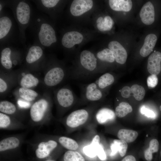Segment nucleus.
Returning a JSON list of instances; mask_svg holds the SVG:
<instances>
[{
  "instance_id": "ddd939ff",
  "label": "nucleus",
  "mask_w": 161,
  "mask_h": 161,
  "mask_svg": "<svg viewBox=\"0 0 161 161\" xmlns=\"http://www.w3.org/2000/svg\"><path fill=\"white\" fill-rule=\"evenodd\" d=\"M81 97L90 102L99 100L103 97L102 90L95 82L85 85L82 88Z\"/></svg>"
},
{
  "instance_id": "4be33fe9",
  "label": "nucleus",
  "mask_w": 161,
  "mask_h": 161,
  "mask_svg": "<svg viewBox=\"0 0 161 161\" xmlns=\"http://www.w3.org/2000/svg\"><path fill=\"white\" fill-rule=\"evenodd\" d=\"M115 115L112 110L107 108H103L97 112L95 117L98 123L103 124L114 120Z\"/></svg>"
},
{
  "instance_id": "20e7f679",
  "label": "nucleus",
  "mask_w": 161,
  "mask_h": 161,
  "mask_svg": "<svg viewBox=\"0 0 161 161\" xmlns=\"http://www.w3.org/2000/svg\"><path fill=\"white\" fill-rule=\"evenodd\" d=\"M97 60L94 54L88 50H84L80 55L81 68L72 73L73 78H88L97 73Z\"/></svg>"
},
{
  "instance_id": "8fccbe9b",
  "label": "nucleus",
  "mask_w": 161,
  "mask_h": 161,
  "mask_svg": "<svg viewBox=\"0 0 161 161\" xmlns=\"http://www.w3.org/2000/svg\"><path fill=\"white\" fill-rule=\"evenodd\" d=\"M160 155H161V152H160Z\"/></svg>"
},
{
  "instance_id": "f257e3e1",
  "label": "nucleus",
  "mask_w": 161,
  "mask_h": 161,
  "mask_svg": "<svg viewBox=\"0 0 161 161\" xmlns=\"http://www.w3.org/2000/svg\"><path fill=\"white\" fill-rule=\"evenodd\" d=\"M34 40V44L44 49L50 48L57 42L56 32L52 20L46 14L34 10L28 27Z\"/></svg>"
},
{
  "instance_id": "0eeeda50",
  "label": "nucleus",
  "mask_w": 161,
  "mask_h": 161,
  "mask_svg": "<svg viewBox=\"0 0 161 161\" xmlns=\"http://www.w3.org/2000/svg\"><path fill=\"white\" fill-rule=\"evenodd\" d=\"M33 2L40 11L48 15L52 19H55L61 10L62 1L59 0H35Z\"/></svg>"
},
{
  "instance_id": "b1692460",
  "label": "nucleus",
  "mask_w": 161,
  "mask_h": 161,
  "mask_svg": "<svg viewBox=\"0 0 161 161\" xmlns=\"http://www.w3.org/2000/svg\"><path fill=\"white\" fill-rule=\"evenodd\" d=\"M100 137L97 135L93 139L91 143L84 147L83 151L88 157L93 158L97 155L98 148L100 145Z\"/></svg>"
},
{
  "instance_id": "09e8293b",
  "label": "nucleus",
  "mask_w": 161,
  "mask_h": 161,
  "mask_svg": "<svg viewBox=\"0 0 161 161\" xmlns=\"http://www.w3.org/2000/svg\"><path fill=\"white\" fill-rule=\"evenodd\" d=\"M160 111H161V105L160 106Z\"/></svg>"
},
{
  "instance_id": "1a4fd4ad",
  "label": "nucleus",
  "mask_w": 161,
  "mask_h": 161,
  "mask_svg": "<svg viewBox=\"0 0 161 161\" xmlns=\"http://www.w3.org/2000/svg\"><path fill=\"white\" fill-rule=\"evenodd\" d=\"M65 72L61 67L56 65L51 68L44 76V81L47 86L52 87L60 83L64 79Z\"/></svg>"
},
{
  "instance_id": "c756f323",
  "label": "nucleus",
  "mask_w": 161,
  "mask_h": 161,
  "mask_svg": "<svg viewBox=\"0 0 161 161\" xmlns=\"http://www.w3.org/2000/svg\"><path fill=\"white\" fill-rule=\"evenodd\" d=\"M18 92L20 97L28 101L34 100L38 95L35 91L29 88L24 87L20 88Z\"/></svg>"
},
{
  "instance_id": "4c0bfd02",
  "label": "nucleus",
  "mask_w": 161,
  "mask_h": 161,
  "mask_svg": "<svg viewBox=\"0 0 161 161\" xmlns=\"http://www.w3.org/2000/svg\"><path fill=\"white\" fill-rule=\"evenodd\" d=\"M159 145L158 140L156 139H154L150 141L148 148L152 153L156 152L158 150Z\"/></svg>"
},
{
  "instance_id": "c9c22d12",
  "label": "nucleus",
  "mask_w": 161,
  "mask_h": 161,
  "mask_svg": "<svg viewBox=\"0 0 161 161\" xmlns=\"http://www.w3.org/2000/svg\"><path fill=\"white\" fill-rule=\"evenodd\" d=\"M117 144L118 151L120 156L123 157L125 154L128 148V144L125 141L121 140L115 139L113 141Z\"/></svg>"
},
{
  "instance_id": "2eb2a0df",
  "label": "nucleus",
  "mask_w": 161,
  "mask_h": 161,
  "mask_svg": "<svg viewBox=\"0 0 161 161\" xmlns=\"http://www.w3.org/2000/svg\"><path fill=\"white\" fill-rule=\"evenodd\" d=\"M82 34L76 31H70L64 33L61 39L63 47L67 49L73 47L75 45L81 43L83 40Z\"/></svg>"
},
{
  "instance_id": "58836bf2",
  "label": "nucleus",
  "mask_w": 161,
  "mask_h": 161,
  "mask_svg": "<svg viewBox=\"0 0 161 161\" xmlns=\"http://www.w3.org/2000/svg\"><path fill=\"white\" fill-rule=\"evenodd\" d=\"M140 111L142 114L148 117L153 118L155 117V114L153 111L146 108L144 106L141 107Z\"/></svg>"
},
{
  "instance_id": "6e6552de",
  "label": "nucleus",
  "mask_w": 161,
  "mask_h": 161,
  "mask_svg": "<svg viewBox=\"0 0 161 161\" xmlns=\"http://www.w3.org/2000/svg\"><path fill=\"white\" fill-rule=\"evenodd\" d=\"M57 142L53 140L44 139L37 143L35 148V154L38 159H42L48 157L57 147Z\"/></svg>"
},
{
  "instance_id": "72a5a7b5",
  "label": "nucleus",
  "mask_w": 161,
  "mask_h": 161,
  "mask_svg": "<svg viewBox=\"0 0 161 161\" xmlns=\"http://www.w3.org/2000/svg\"><path fill=\"white\" fill-rule=\"evenodd\" d=\"M64 161H85L83 157L78 152L69 150L64 155Z\"/></svg>"
},
{
  "instance_id": "7c9ffc66",
  "label": "nucleus",
  "mask_w": 161,
  "mask_h": 161,
  "mask_svg": "<svg viewBox=\"0 0 161 161\" xmlns=\"http://www.w3.org/2000/svg\"><path fill=\"white\" fill-rule=\"evenodd\" d=\"M58 141L62 146L69 150H75L78 148V145L75 140L67 137H61Z\"/></svg>"
},
{
  "instance_id": "a878e982",
  "label": "nucleus",
  "mask_w": 161,
  "mask_h": 161,
  "mask_svg": "<svg viewBox=\"0 0 161 161\" xmlns=\"http://www.w3.org/2000/svg\"><path fill=\"white\" fill-rule=\"evenodd\" d=\"M138 135V133L131 130L122 129L119 131L117 136L120 139L126 143H130L134 141Z\"/></svg>"
},
{
  "instance_id": "c85d7f7f",
  "label": "nucleus",
  "mask_w": 161,
  "mask_h": 161,
  "mask_svg": "<svg viewBox=\"0 0 161 161\" xmlns=\"http://www.w3.org/2000/svg\"><path fill=\"white\" fill-rule=\"evenodd\" d=\"M96 57L100 61L110 63L113 62L115 60L112 52L108 48L98 52L96 54Z\"/></svg>"
},
{
  "instance_id": "cd10ccee",
  "label": "nucleus",
  "mask_w": 161,
  "mask_h": 161,
  "mask_svg": "<svg viewBox=\"0 0 161 161\" xmlns=\"http://www.w3.org/2000/svg\"><path fill=\"white\" fill-rule=\"evenodd\" d=\"M39 83L38 79L31 73H27L21 78L20 85L21 87L27 88L35 87Z\"/></svg>"
},
{
  "instance_id": "6ab92c4d",
  "label": "nucleus",
  "mask_w": 161,
  "mask_h": 161,
  "mask_svg": "<svg viewBox=\"0 0 161 161\" xmlns=\"http://www.w3.org/2000/svg\"><path fill=\"white\" fill-rule=\"evenodd\" d=\"M142 22L146 25H150L154 22L155 12L153 5L150 1L146 3L143 6L140 13Z\"/></svg>"
},
{
  "instance_id": "e433bc0d",
  "label": "nucleus",
  "mask_w": 161,
  "mask_h": 161,
  "mask_svg": "<svg viewBox=\"0 0 161 161\" xmlns=\"http://www.w3.org/2000/svg\"><path fill=\"white\" fill-rule=\"evenodd\" d=\"M158 82V78L156 75H151L147 78V84L149 89L154 88L157 85Z\"/></svg>"
},
{
  "instance_id": "de8ad7c7",
  "label": "nucleus",
  "mask_w": 161,
  "mask_h": 161,
  "mask_svg": "<svg viewBox=\"0 0 161 161\" xmlns=\"http://www.w3.org/2000/svg\"><path fill=\"white\" fill-rule=\"evenodd\" d=\"M44 161H55L53 160H46Z\"/></svg>"
},
{
  "instance_id": "37998d69",
  "label": "nucleus",
  "mask_w": 161,
  "mask_h": 161,
  "mask_svg": "<svg viewBox=\"0 0 161 161\" xmlns=\"http://www.w3.org/2000/svg\"><path fill=\"white\" fill-rule=\"evenodd\" d=\"M7 88V85L5 81L2 78H0V92H5Z\"/></svg>"
},
{
  "instance_id": "79ce46f5",
  "label": "nucleus",
  "mask_w": 161,
  "mask_h": 161,
  "mask_svg": "<svg viewBox=\"0 0 161 161\" xmlns=\"http://www.w3.org/2000/svg\"><path fill=\"white\" fill-rule=\"evenodd\" d=\"M111 152L110 154V156H112L114 155L118 151V146L117 143L113 141V143L111 144Z\"/></svg>"
},
{
  "instance_id": "c03bdc74",
  "label": "nucleus",
  "mask_w": 161,
  "mask_h": 161,
  "mask_svg": "<svg viewBox=\"0 0 161 161\" xmlns=\"http://www.w3.org/2000/svg\"><path fill=\"white\" fill-rule=\"evenodd\" d=\"M152 153L150 151L148 148L145 151L144 157L145 159L148 161H151L152 159Z\"/></svg>"
},
{
  "instance_id": "f3484780",
  "label": "nucleus",
  "mask_w": 161,
  "mask_h": 161,
  "mask_svg": "<svg viewBox=\"0 0 161 161\" xmlns=\"http://www.w3.org/2000/svg\"><path fill=\"white\" fill-rule=\"evenodd\" d=\"M108 46L112 52L116 61L121 64H124L127 59V54L123 46L118 42L115 41L110 42Z\"/></svg>"
},
{
  "instance_id": "aec40b11",
  "label": "nucleus",
  "mask_w": 161,
  "mask_h": 161,
  "mask_svg": "<svg viewBox=\"0 0 161 161\" xmlns=\"http://www.w3.org/2000/svg\"><path fill=\"white\" fill-rule=\"evenodd\" d=\"M161 53L154 52L149 56L147 63V69L151 75H157L160 72L161 67Z\"/></svg>"
},
{
  "instance_id": "dca6fc26",
  "label": "nucleus",
  "mask_w": 161,
  "mask_h": 161,
  "mask_svg": "<svg viewBox=\"0 0 161 161\" xmlns=\"http://www.w3.org/2000/svg\"><path fill=\"white\" fill-rule=\"evenodd\" d=\"M25 127V126L20 121L13 119L9 115L0 112V129L14 130Z\"/></svg>"
},
{
  "instance_id": "f8f14e48",
  "label": "nucleus",
  "mask_w": 161,
  "mask_h": 161,
  "mask_svg": "<svg viewBox=\"0 0 161 161\" xmlns=\"http://www.w3.org/2000/svg\"><path fill=\"white\" fill-rule=\"evenodd\" d=\"M56 97L59 105L64 108L71 106L77 97L72 90L68 87H63L59 89Z\"/></svg>"
},
{
  "instance_id": "412c9836",
  "label": "nucleus",
  "mask_w": 161,
  "mask_h": 161,
  "mask_svg": "<svg viewBox=\"0 0 161 161\" xmlns=\"http://www.w3.org/2000/svg\"><path fill=\"white\" fill-rule=\"evenodd\" d=\"M157 41V37L154 34H150L145 37L143 44L141 48L140 53L143 57L148 56L152 51Z\"/></svg>"
},
{
  "instance_id": "bb28decb",
  "label": "nucleus",
  "mask_w": 161,
  "mask_h": 161,
  "mask_svg": "<svg viewBox=\"0 0 161 161\" xmlns=\"http://www.w3.org/2000/svg\"><path fill=\"white\" fill-rule=\"evenodd\" d=\"M114 81V76L109 73H106L100 76L95 82L99 88L102 90L112 84Z\"/></svg>"
},
{
  "instance_id": "ea45409f",
  "label": "nucleus",
  "mask_w": 161,
  "mask_h": 161,
  "mask_svg": "<svg viewBox=\"0 0 161 161\" xmlns=\"http://www.w3.org/2000/svg\"><path fill=\"white\" fill-rule=\"evenodd\" d=\"M131 93V88L128 86H125L121 89V95L122 97L124 98L129 97Z\"/></svg>"
},
{
  "instance_id": "39448f33",
  "label": "nucleus",
  "mask_w": 161,
  "mask_h": 161,
  "mask_svg": "<svg viewBox=\"0 0 161 161\" xmlns=\"http://www.w3.org/2000/svg\"><path fill=\"white\" fill-rule=\"evenodd\" d=\"M49 105L47 100L44 98L38 100L32 104L30 111L32 124L35 125H42L46 123Z\"/></svg>"
},
{
  "instance_id": "a211bd4d",
  "label": "nucleus",
  "mask_w": 161,
  "mask_h": 161,
  "mask_svg": "<svg viewBox=\"0 0 161 161\" xmlns=\"http://www.w3.org/2000/svg\"><path fill=\"white\" fill-rule=\"evenodd\" d=\"M22 138L18 136H9L1 140L0 152H3L19 148L22 142Z\"/></svg>"
},
{
  "instance_id": "49530a36",
  "label": "nucleus",
  "mask_w": 161,
  "mask_h": 161,
  "mask_svg": "<svg viewBox=\"0 0 161 161\" xmlns=\"http://www.w3.org/2000/svg\"><path fill=\"white\" fill-rule=\"evenodd\" d=\"M121 161H136L134 157L129 155L125 157Z\"/></svg>"
},
{
  "instance_id": "7ed1b4c3",
  "label": "nucleus",
  "mask_w": 161,
  "mask_h": 161,
  "mask_svg": "<svg viewBox=\"0 0 161 161\" xmlns=\"http://www.w3.org/2000/svg\"><path fill=\"white\" fill-rule=\"evenodd\" d=\"M20 42L19 32L12 16L4 10L0 14V47Z\"/></svg>"
},
{
  "instance_id": "5701e85b",
  "label": "nucleus",
  "mask_w": 161,
  "mask_h": 161,
  "mask_svg": "<svg viewBox=\"0 0 161 161\" xmlns=\"http://www.w3.org/2000/svg\"><path fill=\"white\" fill-rule=\"evenodd\" d=\"M109 3L112 10L118 11L128 12L132 7V3L130 0H109Z\"/></svg>"
},
{
  "instance_id": "a18cd8bd",
  "label": "nucleus",
  "mask_w": 161,
  "mask_h": 161,
  "mask_svg": "<svg viewBox=\"0 0 161 161\" xmlns=\"http://www.w3.org/2000/svg\"><path fill=\"white\" fill-rule=\"evenodd\" d=\"M6 0H0V14H1L4 11V9L6 7Z\"/></svg>"
},
{
  "instance_id": "423d86ee",
  "label": "nucleus",
  "mask_w": 161,
  "mask_h": 161,
  "mask_svg": "<svg viewBox=\"0 0 161 161\" xmlns=\"http://www.w3.org/2000/svg\"><path fill=\"white\" fill-rule=\"evenodd\" d=\"M0 62L1 66L7 69H11L13 65L18 61L14 59H20V50L12 45H7L1 47Z\"/></svg>"
},
{
  "instance_id": "9d476101",
  "label": "nucleus",
  "mask_w": 161,
  "mask_h": 161,
  "mask_svg": "<svg viewBox=\"0 0 161 161\" xmlns=\"http://www.w3.org/2000/svg\"><path fill=\"white\" fill-rule=\"evenodd\" d=\"M44 49L41 46L34 44L28 46L25 58L27 65L32 66L38 64L44 57Z\"/></svg>"
},
{
  "instance_id": "a19ab883",
  "label": "nucleus",
  "mask_w": 161,
  "mask_h": 161,
  "mask_svg": "<svg viewBox=\"0 0 161 161\" xmlns=\"http://www.w3.org/2000/svg\"><path fill=\"white\" fill-rule=\"evenodd\" d=\"M97 155L99 158L102 160H104L106 159V155L102 145L100 144L98 148Z\"/></svg>"
},
{
  "instance_id": "473e14b6",
  "label": "nucleus",
  "mask_w": 161,
  "mask_h": 161,
  "mask_svg": "<svg viewBox=\"0 0 161 161\" xmlns=\"http://www.w3.org/2000/svg\"><path fill=\"white\" fill-rule=\"evenodd\" d=\"M1 112L8 115H13L17 111L16 106L13 103L9 101L4 100L0 102Z\"/></svg>"
},
{
  "instance_id": "393cba45",
  "label": "nucleus",
  "mask_w": 161,
  "mask_h": 161,
  "mask_svg": "<svg viewBox=\"0 0 161 161\" xmlns=\"http://www.w3.org/2000/svg\"><path fill=\"white\" fill-rule=\"evenodd\" d=\"M97 27L100 31L104 32L110 30L114 24V21L109 16H107L104 17H100L97 20Z\"/></svg>"
},
{
  "instance_id": "f704fd0d",
  "label": "nucleus",
  "mask_w": 161,
  "mask_h": 161,
  "mask_svg": "<svg viewBox=\"0 0 161 161\" xmlns=\"http://www.w3.org/2000/svg\"><path fill=\"white\" fill-rule=\"evenodd\" d=\"M131 93L136 100L138 101L142 100L144 97L145 90L142 86L137 84H134L131 88Z\"/></svg>"
},
{
  "instance_id": "4468645a",
  "label": "nucleus",
  "mask_w": 161,
  "mask_h": 161,
  "mask_svg": "<svg viewBox=\"0 0 161 161\" xmlns=\"http://www.w3.org/2000/svg\"><path fill=\"white\" fill-rule=\"evenodd\" d=\"M93 4L92 0H74L71 4L70 12L74 16H80L90 10Z\"/></svg>"
},
{
  "instance_id": "2f4dec72",
  "label": "nucleus",
  "mask_w": 161,
  "mask_h": 161,
  "mask_svg": "<svg viewBox=\"0 0 161 161\" xmlns=\"http://www.w3.org/2000/svg\"><path fill=\"white\" fill-rule=\"evenodd\" d=\"M132 108L129 103L125 102H122L117 106L115 109V114L119 117H123L131 112Z\"/></svg>"
},
{
  "instance_id": "9b49d317",
  "label": "nucleus",
  "mask_w": 161,
  "mask_h": 161,
  "mask_svg": "<svg viewBox=\"0 0 161 161\" xmlns=\"http://www.w3.org/2000/svg\"><path fill=\"white\" fill-rule=\"evenodd\" d=\"M89 115L88 112L85 109L75 110L68 115L66 119V124L70 128H76L84 123Z\"/></svg>"
},
{
  "instance_id": "f03ea898",
  "label": "nucleus",
  "mask_w": 161,
  "mask_h": 161,
  "mask_svg": "<svg viewBox=\"0 0 161 161\" xmlns=\"http://www.w3.org/2000/svg\"><path fill=\"white\" fill-rule=\"evenodd\" d=\"M6 1V7L12 10L17 24L20 43L24 45L26 41V30L30 24L34 10L28 0H8Z\"/></svg>"
}]
</instances>
